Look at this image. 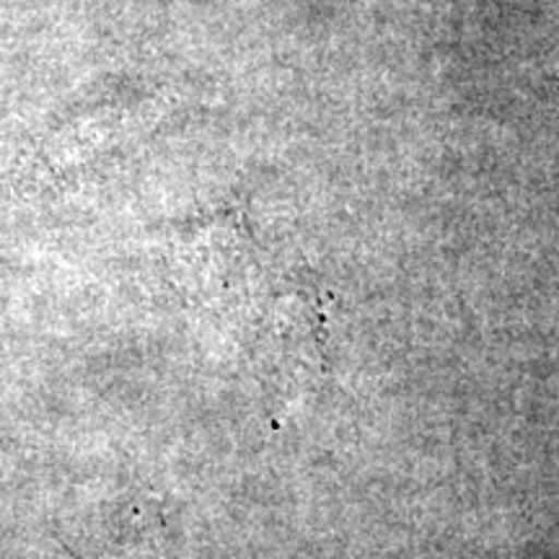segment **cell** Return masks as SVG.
<instances>
[{
	"label": "cell",
	"mask_w": 559,
	"mask_h": 559,
	"mask_svg": "<svg viewBox=\"0 0 559 559\" xmlns=\"http://www.w3.org/2000/svg\"><path fill=\"white\" fill-rule=\"evenodd\" d=\"M75 559H164V551H160V536H158V523L156 528H145L138 539H132L122 547L102 551V555H79V551H70Z\"/></svg>",
	"instance_id": "obj_1"
}]
</instances>
